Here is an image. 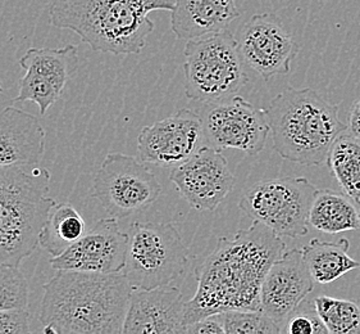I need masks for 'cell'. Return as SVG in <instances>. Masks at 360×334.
<instances>
[{
  "mask_svg": "<svg viewBox=\"0 0 360 334\" xmlns=\"http://www.w3.org/2000/svg\"><path fill=\"white\" fill-rule=\"evenodd\" d=\"M285 251L281 237L258 221L218 240L195 271L198 290L186 302L185 327L231 310H262L266 271Z\"/></svg>",
  "mask_w": 360,
  "mask_h": 334,
  "instance_id": "6da1fadb",
  "label": "cell"
},
{
  "mask_svg": "<svg viewBox=\"0 0 360 334\" xmlns=\"http://www.w3.org/2000/svg\"><path fill=\"white\" fill-rule=\"evenodd\" d=\"M43 291L44 333L120 334L134 288L123 273L57 270Z\"/></svg>",
  "mask_w": 360,
  "mask_h": 334,
  "instance_id": "7a4b0ae2",
  "label": "cell"
},
{
  "mask_svg": "<svg viewBox=\"0 0 360 334\" xmlns=\"http://www.w3.org/2000/svg\"><path fill=\"white\" fill-rule=\"evenodd\" d=\"M176 0H53L51 23L71 30L93 51L139 54L154 31L149 13L172 11Z\"/></svg>",
  "mask_w": 360,
  "mask_h": 334,
  "instance_id": "3957f363",
  "label": "cell"
},
{
  "mask_svg": "<svg viewBox=\"0 0 360 334\" xmlns=\"http://www.w3.org/2000/svg\"><path fill=\"white\" fill-rule=\"evenodd\" d=\"M276 152L285 160L318 166L346 131L339 104L327 102L311 87H288L266 109Z\"/></svg>",
  "mask_w": 360,
  "mask_h": 334,
  "instance_id": "277c9868",
  "label": "cell"
},
{
  "mask_svg": "<svg viewBox=\"0 0 360 334\" xmlns=\"http://www.w3.org/2000/svg\"><path fill=\"white\" fill-rule=\"evenodd\" d=\"M0 166V262L21 266L35 252L49 211L51 175L46 168Z\"/></svg>",
  "mask_w": 360,
  "mask_h": 334,
  "instance_id": "5b68a950",
  "label": "cell"
},
{
  "mask_svg": "<svg viewBox=\"0 0 360 334\" xmlns=\"http://www.w3.org/2000/svg\"><path fill=\"white\" fill-rule=\"evenodd\" d=\"M184 56L185 94L191 101L222 102L249 82L238 40L229 30L188 40Z\"/></svg>",
  "mask_w": 360,
  "mask_h": 334,
  "instance_id": "8992f818",
  "label": "cell"
},
{
  "mask_svg": "<svg viewBox=\"0 0 360 334\" xmlns=\"http://www.w3.org/2000/svg\"><path fill=\"white\" fill-rule=\"evenodd\" d=\"M188 265V248L173 223L131 224L122 273L134 290L171 284L186 273Z\"/></svg>",
  "mask_w": 360,
  "mask_h": 334,
  "instance_id": "52a82bcc",
  "label": "cell"
},
{
  "mask_svg": "<svg viewBox=\"0 0 360 334\" xmlns=\"http://www.w3.org/2000/svg\"><path fill=\"white\" fill-rule=\"evenodd\" d=\"M318 189L307 178H278L254 184L238 201V209L280 237L308 234L310 207Z\"/></svg>",
  "mask_w": 360,
  "mask_h": 334,
  "instance_id": "ba28073f",
  "label": "cell"
},
{
  "mask_svg": "<svg viewBox=\"0 0 360 334\" xmlns=\"http://www.w3.org/2000/svg\"><path fill=\"white\" fill-rule=\"evenodd\" d=\"M160 194L157 176L143 161L123 153L107 154L93 183V197L117 218L149 209Z\"/></svg>",
  "mask_w": 360,
  "mask_h": 334,
  "instance_id": "9c48e42d",
  "label": "cell"
},
{
  "mask_svg": "<svg viewBox=\"0 0 360 334\" xmlns=\"http://www.w3.org/2000/svg\"><path fill=\"white\" fill-rule=\"evenodd\" d=\"M209 106L202 118L209 146L219 151L236 149L248 156H257L264 149L271 132L266 109H257L238 95Z\"/></svg>",
  "mask_w": 360,
  "mask_h": 334,
  "instance_id": "30bf717a",
  "label": "cell"
},
{
  "mask_svg": "<svg viewBox=\"0 0 360 334\" xmlns=\"http://www.w3.org/2000/svg\"><path fill=\"white\" fill-rule=\"evenodd\" d=\"M236 40L244 63L264 80L288 75L300 51L281 18L274 13L250 17L238 31Z\"/></svg>",
  "mask_w": 360,
  "mask_h": 334,
  "instance_id": "8fae6325",
  "label": "cell"
},
{
  "mask_svg": "<svg viewBox=\"0 0 360 334\" xmlns=\"http://www.w3.org/2000/svg\"><path fill=\"white\" fill-rule=\"evenodd\" d=\"M20 65L25 76L20 81V93L15 102L37 103L44 116L65 93L68 81L79 67V48L65 45L63 48H30Z\"/></svg>",
  "mask_w": 360,
  "mask_h": 334,
  "instance_id": "7c38bea8",
  "label": "cell"
},
{
  "mask_svg": "<svg viewBox=\"0 0 360 334\" xmlns=\"http://www.w3.org/2000/svg\"><path fill=\"white\" fill-rule=\"evenodd\" d=\"M205 142L202 117L182 109L150 126L137 137V156L145 163L177 166L198 152Z\"/></svg>",
  "mask_w": 360,
  "mask_h": 334,
  "instance_id": "4fadbf2b",
  "label": "cell"
},
{
  "mask_svg": "<svg viewBox=\"0 0 360 334\" xmlns=\"http://www.w3.org/2000/svg\"><path fill=\"white\" fill-rule=\"evenodd\" d=\"M169 180L193 209L216 211L235 187L236 179L219 149L202 146L194 156L173 167Z\"/></svg>",
  "mask_w": 360,
  "mask_h": 334,
  "instance_id": "5bb4252c",
  "label": "cell"
},
{
  "mask_svg": "<svg viewBox=\"0 0 360 334\" xmlns=\"http://www.w3.org/2000/svg\"><path fill=\"white\" fill-rule=\"evenodd\" d=\"M129 233L121 230L117 218H101L81 240L51 260L54 270L85 273H122L126 262Z\"/></svg>",
  "mask_w": 360,
  "mask_h": 334,
  "instance_id": "9a60e30c",
  "label": "cell"
},
{
  "mask_svg": "<svg viewBox=\"0 0 360 334\" xmlns=\"http://www.w3.org/2000/svg\"><path fill=\"white\" fill-rule=\"evenodd\" d=\"M302 249L285 251L266 271L260 290L262 311L283 328L290 315L314 288Z\"/></svg>",
  "mask_w": 360,
  "mask_h": 334,
  "instance_id": "2e32d148",
  "label": "cell"
},
{
  "mask_svg": "<svg viewBox=\"0 0 360 334\" xmlns=\"http://www.w3.org/2000/svg\"><path fill=\"white\" fill-rule=\"evenodd\" d=\"M186 302L171 284L134 290L124 319V334L185 333Z\"/></svg>",
  "mask_w": 360,
  "mask_h": 334,
  "instance_id": "e0dca14e",
  "label": "cell"
},
{
  "mask_svg": "<svg viewBox=\"0 0 360 334\" xmlns=\"http://www.w3.org/2000/svg\"><path fill=\"white\" fill-rule=\"evenodd\" d=\"M45 130L40 120L26 111H0V166H31L43 160Z\"/></svg>",
  "mask_w": 360,
  "mask_h": 334,
  "instance_id": "ac0fdd59",
  "label": "cell"
},
{
  "mask_svg": "<svg viewBox=\"0 0 360 334\" xmlns=\"http://www.w3.org/2000/svg\"><path fill=\"white\" fill-rule=\"evenodd\" d=\"M240 17L235 0H176L171 29L182 40L227 31Z\"/></svg>",
  "mask_w": 360,
  "mask_h": 334,
  "instance_id": "d6986e66",
  "label": "cell"
},
{
  "mask_svg": "<svg viewBox=\"0 0 360 334\" xmlns=\"http://www.w3.org/2000/svg\"><path fill=\"white\" fill-rule=\"evenodd\" d=\"M309 224L326 234L358 230L360 204L344 192L318 189L310 207Z\"/></svg>",
  "mask_w": 360,
  "mask_h": 334,
  "instance_id": "ffe728a7",
  "label": "cell"
},
{
  "mask_svg": "<svg viewBox=\"0 0 360 334\" xmlns=\"http://www.w3.org/2000/svg\"><path fill=\"white\" fill-rule=\"evenodd\" d=\"M349 248L350 242L346 238L336 243L314 238L302 248L304 260L316 283L330 284L349 271L359 269L360 261L349 254Z\"/></svg>",
  "mask_w": 360,
  "mask_h": 334,
  "instance_id": "44dd1931",
  "label": "cell"
},
{
  "mask_svg": "<svg viewBox=\"0 0 360 334\" xmlns=\"http://www.w3.org/2000/svg\"><path fill=\"white\" fill-rule=\"evenodd\" d=\"M85 220L71 204H56L49 211L39 245L46 254L57 257L82 238L86 233Z\"/></svg>",
  "mask_w": 360,
  "mask_h": 334,
  "instance_id": "7402d4cb",
  "label": "cell"
},
{
  "mask_svg": "<svg viewBox=\"0 0 360 334\" xmlns=\"http://www.w3.org/2000/svg\"><path fill=\"white\" fill-rule=\"evenodd\" d=\"M327 165L341 190L360 204V140L347 131L335 140Z\"/></svg>",
  "mask_w": 360,
  "mask_h": 334,
  "instance_id": "603a6c76",
  "label": "cell"
},
{
  "mask_svg": "<svg viewBox=\"0 0 360 334\" xmlns=\"http://www.w3.org/2000/svg\"><path fill=\"white\" fill-rule=\"evenodd\" d=\"M313 302L328 333L360 334V302L326 295Z\"/></svg>",
  "mask_w": 360,
  "mask_h": 334,
  "instance_id": "cb8c5ba5",
  "label": "cell"
},
{
  "mask_svg": "<svg viewBox=\"0 0 360 334\" xmlns=\"http://www.w3.org/2000/svg\"><path fill=\"white\" fill-rule=\"evenodd\" d=\"M226 334H278L280 326L262 310H231L219 314Z\"/></svg>",
  "mask_w": 360,
  "mask_h": 334,
  "instance_id": "d4e9b609",
  "label": "cell"
},
{
  "mask_svg": "<svg viewBox=\"0 0 360 334\" xmlns=\"http://www.w3.org/2000/svg\"><path fill=\"white\" fill-rule=\"evenodd\" d=\"M29 284L18 268L0 262V310L27 309Z\"/></svg>",
  "mask_w": 360,
  "mask_h": 334,
  "instance_id": "484cf974",
  "label": "cell"
},
{
  "mask_svg": "<svg viewBox=\"0 0 360 334\" xmlns=\"http://www.w3.org/2000/svg\"><path fill=\"white\" fill-rule=\"evenodd\" d=\"M283 333L288 334H328L327 328L319 318L314 302H303L290 315Z\"/></svg>",
  "mask_w": 360,
  "mask_h": 334,
  "instance_id": "4316f807",
  "label": "cell"
},
{
  "mask_svg": "<svg viewBox=\"0 0 360 334\" xmlns=\"http://www.w3.org/2000/svg\"><path fill=\"white\" fill-rule=\"evenodd\" d=\"M27 309L0 310V334L30 333Z\"/></svg>",
  "mask_w": 360,
  "mask_h": 334,
  "instance_id": "83f0119b",
  "label": "cell"
},
{
  "mask_svg": "<svg viewBox=\"0 0 360 334\" xmlns=\"http://www.w3.org/2000/svg\"><path fill=\"white\" fill-rule=\"evenodd\" d=\"M185 333L193 334H226L224 324L219 318V314L210 315L204 319L195 321L194 324L186 327Z\"/></svg>",
  "mask_w": 360,
  "mask_h": 334,
  "instance_id": "f1b7e54d",
  "label": "cell"
},
{
  "mask_svg": "<svg viewBox=\"0 0 360 334\" xmlns=\"http://www.w3.org/2000/svg\"><path fill=\"white\" fill-rule=\"evenodd\" d=\"M346 131L360 140V98L354 103L349 112V124L346 125Z\"/></svg>",
  "mask_w": 360,
  "mask_h": 334,
  "instance_id": "f546056e",
  "label": "cell"
},
{
  "mask_svg": "<svg viewBox=\"0 0 360 334\" xmlns=\"http://www.w3.org/2000/svg\"><path fill=\"white\" fill-rule=\"evenodd\" d=\"M3 93V85H1V82H0V94Z\"/></svg>",
  "mask_w": 360,
  "mask_h": 334,
  "instance_id": "4dcf8cb0",
  "label": "cell"
}]
</instances>
